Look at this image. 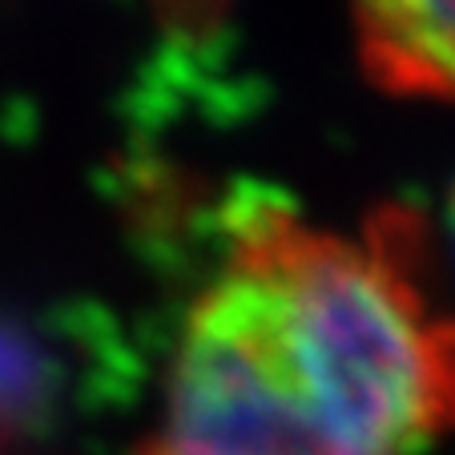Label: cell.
<instances>
[{
    "mask_svg": "<svg viewBox=\"0 0 455 455\" xmlns=\"http://www.w3.org/2000/svg\"><path fill=\"white\" fill-rule=\"evenodd\" d=\"M423 258L411 210L339 234L246 202L138 455H427L455 431V310Z\"/></svg>",
    "mask_w": 455,
    "mask_h": 455,
    "instance_id": "obj_1",
    "label": "cell"
},
{
    "mask_svg": "<svg viewBox=\"0 0 455 455\" xmlns=\"http://www.w3.org/2000/svg\"><path fill=\"white\" fill-rule=\"evenodd\" d=\"M367 73L399 97L455 101V0H347Z\"/></svg>",
    "mask_w": 455,
    "mask_h": 455,
    "instance_id": "obj_2",
    "label": "cell"
},
{
    "mask_svg": "<svg viewBox=\"0 0 455 455\" xmlns=\"http://www.w3.org/2000/svg\"><path fill=\"white\" fill-rule=\"evenodd\" d=\"M77 387L65 327L0 307V455H17L57 427Z\"/></svg>",
    "mask_w": 455,
    "mask_h": 455,
    "instance_id": "obj_3",
    "label": "cell"
},
{
    "mask_svg": "<svg viewBox=\"0 0 455 455\" xmlns=\"http://www.w3.org/2000/svg\"><path fill=\"white\" fill-rule=\"evenodd\" d=\"M451 234H455V194H451Z\"/></svg>",
    "mask_w": 455,
    "mask_h": 455,
    "instance_id": "obj_4",
    "label": "cell"
}]
</instances>
